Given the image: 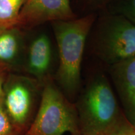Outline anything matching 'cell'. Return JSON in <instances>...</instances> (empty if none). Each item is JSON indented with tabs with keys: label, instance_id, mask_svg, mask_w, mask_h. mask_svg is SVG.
Returning <instances> with one entry per match:
<instances>
[{
	"label": "cell",
	"instance_id": "obj_1",
	"mask_svg": "<svg viewBox=\"0 0 135 135\" xmlns=\"http://www.w3.org/2000/svg\"><path fill=\"white\" fill-rule=\"evenodd\" d=\"M75 106L80 135H115L133 128L103 75L89 81Z\"/></svg>",
	"mask_w": 135,
	"mask_h": 135
},
{
	"label": "cell",
	"instance_id": "obj_2",
	"mask_svg": "<svg viewBox=\"0 0 135 135\" xmlns=\"http://www.w3.org/2000/svg\"><path fill=\"white\" fill-rule=\"evenodd\" d=\"M97 16L95 13H91L80 18L52 22L60 58L56 78L68 94L76 93L80 88L86 42Z\"/></svg>",
	"mask_w": 135,
	"mask_h": 135
},
{
	"label": "cell",
	"instance_id": "obj_3",
	"mask_svg": "<svg viewBox=\"0 0 135 135\" xmlns=\"http://www.w3.org/2000/svg\"><path fill=\"white\" fill-rule=\"evenodd\" d=\"M89 35L93 53L109 66L135 56V25L119 13L97 16Z\"/></svg>",
	"mask_w": 135,
	"mask_h": 135
},
{
	"label": "cell",
	"instance_id": "obj_4",
	"mask_svg": "<svg viewBox=\"0 0 135 135\" xmlns=\"http://www.w3.org/2000/svg\"><path fill=\"white\" fill-rule=\"evenodd\" d=\"M80 135L76 106L49 78L44 83L35 119L23 135Z\"/></svg>",
	"mask_w": 135,
	"mask_h": 135
},
{
	"label": "cell",
	"instance_id": "obj_5",
	"mask_svg": "<svg viewBox=\"0 0 135 135\" xmlns=\"http://www.w3.org/2000/svg\"><path fill=\"white\" fill-rule=\"evenodd\" d=\"M35 94V84L30 78L9 74L3 88V103L20 135L24 134L31 123Z\"/></svg>",
	"mask_w": 135,
	"mask_h": 135
},
{
	"label": "cell",
	"instance_id": "obj_6",
	"mask_svg": "<svg viewBox=\"0 0 135 135\" xmlns=\"http://www.w3.org/2000/svg\"><path fill=\"white\" fill-rule=\"evenodd\" d=\"M75 18L70 0H26L20 12L18 28Z\"/></svg>",
	"mask_w": 135,
	"mask_h": 135
},
{
	"label": "cell",
	"instance_id": "obj_7",
	"mask_svg": "<svg viewBox=\"0 0 135 135\" xmlns=\"http://www.w3.org/2000/svg\"><path fill=\"white\" fill-rule=\"evenodd\" d=\"M109 73L123 114L135 128V56L109 65Z\"/></svg>",
	"mask_w": 135,
	"mask_h": 135
},
{
	"label": "cell",
	"instance_id": "obj_8",
	"mask_svg": "<svg viewBox=\"0 0 135 135\" xmlns=\"http://www.w3.org/2000/svg\"><path fill=\"white\" fill-rule=\"evenodd\" d=\"M51 63V47L48 37L45 34L40 35L32 42L27 60L28 72L43 84L50 78L49 71Z\"/></svg>",
	"mask_w": 135,
	"mask_h": 135
},
{
	"label": "cell",
	"instance_id": "obj_9",
	"mask_svg": "<svg viewBox=\"0 0 135 135\" xmlns=\"http://www.w3.org/2000/svg\"><path fill=\"white\" fill-rule=\"evenodd\" d=\"M20 43L19 28L0 31V63L11 68L19 55Z\"/></svg>",
	"mask_w": 135,
	"mask_h": 135
},
{
	"label": "cell",
	"instance_id": "obj_10",
	"mask_svg": "<svg viewBox=\"0 0 135 135\" xmlns=\"http://www.w3.org/2000/svg\"><path fill=\"white\" fill-rule=\"evenodd\" d=\"M26 0H0V31L18 27L20 12Z\"/></svg>",
	"mask_w": 135,
	"mask_h": 135
},
{
	"label": "cell",
	"instance_id": "obj_11",
	"mask_svg": "<svg viewBox=\"0 0 135 135\" xmlns=\"http://www.w3.org/2000/svg\"><path fill=\"white\" fill-rule=\"evenodd\" d=\"M108 8L109 11L123 15L135 25V0H114Z\"/></svg>",
	"mask_w": 135,
	"mask_h": 135
},
{
	"label": "cell",
	"instance_id": "obj_12",
	"mask_svg": "<svg viewBox=\"0 0 135 135\" xmlns=\"http://www.w3.org/2000/svg\"><path fill=\"white\" fill-rule=\"evenodd\" d=\"M0 135H20L5 110L3 96L0 99Z\"/></svg>",
	"mask_w": 135,
	"mask_h": 135
},
{
	"label": "cell",
	"instance_id": "obj_13",
	"mask_svg": "<svg viewBox=\"0 0 135 135\" xmlns=\"http://www.w3.org/2000/svg\"><path fill=\"white\" fill-rule=\"evenodd\" d=\"M90 13H97L106 9L114 0H80Z\"/></svg>",
	"mask_w": 135,
	"mask_h": 135
},
{
	"label": "cell",
	"instance_id": "obj_14",
	"mask_svg": "<svg viewBox=\"0 0 135 135\" xmlns=\"http://www.w3.org/2000/svg\"><path fill=\"white\" fill-rule=\"evenodd\" d=\"M10 68L4 64L0 63V99L3 96V88L6 79L9 74Z\"/></svg>",
	"mask_w": 135,
	"mask_h": 135
},
{
	"label": "cell",
	"instance_id": "obj_15",
	"mask_svg": "<svg viewBox=\"0 0 135 135\" xmlns=\"http://www.w3.org/2000/svg\"><path fill=\"white\" fill-rule=\"evenodd\" d=\"M115 135H135V128H130V129L123 131L122 132L118 133Z\"/></svg>",
	"mask_w": 135,
	"mask_h": 135
}]
</instances>
